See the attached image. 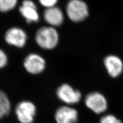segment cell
<instances>
[{"instance_id":"cell-16","label":"cell","mask_w":123,"mask_h":123,"mask_svg":"<svg viewBox=\"0 0 123 123\" xmlns=\"http://www.w3.org/2000/svg\"><path fill=\"white\" fill-rule=\"evenodd\" d=\"M8 61L7 56L6 53L0 49V68L5 67Z\"/></svg>"},{"instance_id":"cell-13","label":"cell","mask_w":123,"mask_h":123,"mask_svg":"<svg viewBox=\"0 0 123 123\" xmlns=\"http://www.w3.org/2000/svg\"><path fill=\"white\" fill-rule=\"evenodd\" d=\"M17 2L18 0H0V11L6 12L13 9Z\"/></svg>"},{"instance_id":"cell-12","label":"cell","mask_w":123,"mask_h":123,"mask_svg":"<svg viewBox=\"0 0 123 123\" xmlns=\"http://www.w3.org/2000/svg\"><path fill=\"white\" fill-rule=\"evenodd\" d=\"M11 105L9 100L4 92L0 90V120L8 114Z\"/></svg>"},{"instance_id":"cell-3","label":"cell","mask_w":123,"mask_h":123,"mask_svg":"<svg viewBox=\"0 0 123 123\" xmlns=\"http://www.w3.org/2000/svg\"><path fill=\"white\" fill-rule=\"evenodd\" d=\"M15 112L20 123H33L37 113V108L32 102L23 101L17 105Z\"/></svg>"},{"instance_id":"cell-11","label":"cell","mask_w":123,"mask_h":123,"mask_svg":"<svg viewBox=\"0 0 123 123\" xmlns=\"http://www.w3.org/2000/svg\"><path fill=\"white\" fill-rule=\"evenodd\" d=\"M44 20L52 27H57L63 24L64 15L60 8L54 6L46 8L44 12Z\"/></svg>"},{"instance_id":"cell-15","label":"cell","mask_w":123,"mask_h":123,"mask_svg":"<svg viewBox=\"0 0 123 123\" xmlns=\"http://www.w3.org/2000/svg\"><path fill=\"white\" fill-rule=\"evenodd\" d=\"M41 4L46 8L55 6L58 0H38Z\"/></svg>"},{"instance_id":"cell-1","label":"cell","mask_w":123,"mask_h":123,"mask_svg":"<svg viewBox=\"0 0 123 123\" xmlns=\"http://www.w3.org/2000/svg\"><path fill=\"white\" fill-rule=\"evenodd\" d=\"M36 43L44 49L50 50L58 44L59 36L55 27L46 26L38 29L35 36Z\"/></svg>"},{"instance_id":"cell-2","label":"cell","mask_w":123,"mask_h":123,"mask_svg":"<svg viewBox=\"0 0 123 123\" xmlns=\"http://www.w3.org/2000/svg\"><path fill=\"white\" fill-rule=\"evenodd\" d=\"M66 10L68 18L75 23L83 21L89 15L87 4L83 0H69Z\"/></svg>"},{"instance_id":"cell-8","label":"cell","mask_w":123,"mask_h":123,"mask_svg":"<svg viewBox=\"0 0 123 123\" xmlns=\"http://www.w3.org/2000/svg\"><path fill=\"white\" fill-rule=\"evenodd\" d=\"M78 111L69 106L59 107L55 114L56 123H76L78 120Z\"/></svg>"},{"instance_id":"cell-7","label":"cell","mask_w":123,"mask_h":123,"mask_svg":"<svg viewBox=\"0 0 123 123\" xmlns=\"http://www.w3.org/2000/svg\"><path fill=\"white\" fill-rule=\"evenodd\" d=\"M5 39L8 44L22 48L26 45L27 36L24 30L18 27H12L7 31Z\"/></svg>"},{"instance_id":"cell-6","label":"cell","mask_w":123,"mask_h":123,"mask_svg":"<svg viewBox=\"0 0 123 123\" xmlns=\"http://www.w3.org/2000/svg\"><path fill=\"white\" fill-rule=\"evenodd\" d=\"M26 70L32 74H37L43 72L46 67V61L38 54L31 53L26 57L24 61Z\"/></svg>"},{"instance_id":"cell-4","label":"cell","mask_w":123,"mask_h":123,"mask_svg":"<svg viewBox=\"0 0 123 123\" xmlns=\"http://www.w3.org/2000/svg\"><path fill=\"white\" fill-rule=\"evenodd\" d=\"M85 104L88 109L96 114L104 113L108 108V102L105 96L98 92L88 94L85 99Z\"/></svg>"},{"instance_id":"cell-10","label":"cell","mask_w":123,"mask_h":123,"mask_svg":"<svg viewBox=\"0 0 123 123\" xmlns=\"http://www.w3.org/2000/svg\"><path fill=\"white\" fill-rule=\"evenodd\" d=\"M19 11L29 24L37 23L39 21L40 16L36 4L31 0H24L19 8Z\"/></svg>"},{"instance_id":"cell-5","label":"cell","mask_w":123,"mask_h":123,"mask_svg":"<svg viewBox=\"0 0 123 123\" xmlns=\"http://www.w3.org/2000/svg\"><path fill=\"white\" fill-rule=\"evenodd\" d=\"M56 95L62 102L68 105L78 103L82 98L81 93L79 90L67 84L62 85L57 88Z\"/></svg>"},{"instance_id":"cell-9","label":"cell","mask_w":123,"mask_h":123,"mask_svg":"<svg viewBox=\"0 0 123 123\" xmlns=\"http://www.w3.org/2000/svg\"><path fill=\"white\" fill-rule=\"evenodd\" d=\"M104 64L108 74L112 78H117L123 72V62L120 57L117 55H107L104 60Z\"/></svg>"},{"instance_id":"cell-14","label":"cell","mask_w":123,"mask_h":123,"mask_svg":"<svg viewBox=\"0 0 123 123\" xmlns=\"http://www.w3.org/2000/svg\"><path fill=\"white\" fill-rule=\"evenodd\" d=\"M99 123H122V122L112 114H107L103 116Z\"/></svg>"}]
</instances>
